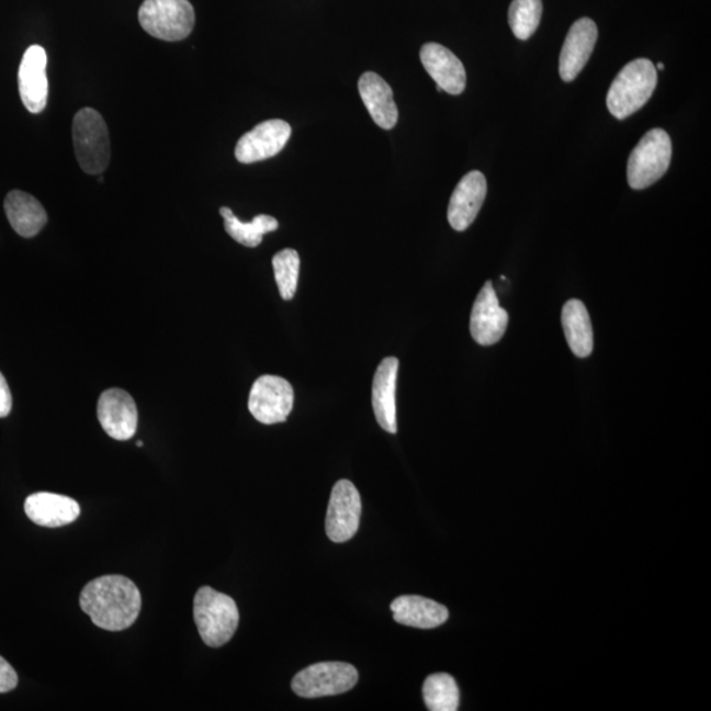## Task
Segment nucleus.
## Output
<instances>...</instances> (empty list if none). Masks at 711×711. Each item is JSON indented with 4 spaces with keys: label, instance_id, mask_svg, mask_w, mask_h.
Returning a JSON list of instances; mask_svg holds the SVG:
<instances>
[{
    "label": "nucleus",
    "instance_id": "nucleus-1",
    "mask_svg": "<svg viewBox=\"0 0 711 711\" xmlns=\"http://www.w3.org/2000/svg\"><path fill=\"white\" fill-rule=\"evenodd\" d=\"M79 605L98 628L123 631L131 628L140 614L142 595L132 579L110 575L86 585Z\"/></svg>",
    "mask_w": 711,
    "mask_h": 711
},
{
    "label": "nucleus",
    "instance_id": "nucleus-2",
    "mask_svg": "<svg viewBox=\"0 0 711 711\" xmlns=\"http://www.w3.org/2000/svg\"><path fill=\"white\" fill-rule=\"evenodd\" d=\"M657 84V71L647 58H637L625 65L612 81L608 99L610 114L623 121L641 110L654 94Z\"/></svg>",
    "mask_w": 711,
    "mask_h": 711
},
{
    "label": "nucleus",
    "instance_id": "nucleus-3",
    "mask_svg": "<svg viewBox=\"0 0 711 711\" xmlns=\"http://www.w3.org/2000/svg\"><path fill=\"white\" fill-rule=\"evenodd\" d=\"M194 619L202 641L217 648L233 639L240 614L233 598L203 586L194 598Z\"/></svg>",
    "mask_w": 711,
    "mask_h": 711
},
{
    "label": "nucleus",
    "instance_id": "nucleus-4",
    "mask_svg": "<svg viewBox=\"0 0 711 711\" xmlns=\"http://www.w3.org/2000/svg\"><path fill=\"white\" fill-rule=\"evenodd\" d=\"M72 144L79 167L88 174H102L111 158L108 124L94 109L79 110L72 121Z\"/></svg>",
    "mask_w": 711,
    "mask_h": 711
},
{
    "label": "nucleus",
    "instance_id": "nucleus-5",
    "mask_svg": "<svg viewBox=\"0 0 711 711\" xmlns=\"http://www.w3.org/2000/svg\"><path fill=\"white\" fill-rule=\"evenodd\" d=\"M138 22L150 36L163 42H181L193 32L195 11L189 0H145Z\"/></svg>",
    "mask_w": 711,
    "mask_h": 711
},
{
    "label": "nucleus",
    "instance_id": "nucleus-6",
    "mask_svg": "<svg viewBox=\"0 0 711 711\" xmlns=\"http://www.w3.org/2000/svg\"><path fill=\"white\" fill-rule=\"evenodd\" d=\"M672 158L670 137L664 129L647 132L632 149L628 163V180L631 189L643 190L667 173Z\"/></svg>",
    "mask_w": 711,
    "mask_h": 711
},
{
    "label": "nucleus",
    "instance_id": "nucleus-7",
    "mask_svg": "<svg viewBox=\"0 0 711 711\" xmlns=\"http://www.w3.org/2000/svg\"><path fill=\"white\" fill-rule=\"evenodd\" d=\"M359 681L352 664L325 662L309 665L293 678L292 689L303 698L338 696L354 688Z\"/></svg>",
    "mask_w": 711,
    "mask_h": 711
},
{
    "label": "nucleus",
    "instance_id": "nucleus-8",
    "mask_svg": "<svg viewBox=\"0 0 711 711\" xmlns=\"http://www.w3.org/2000/svg\"><path fill=\"white\" fill-rule=\"evenodd\" d=\"M293 406V386L279 375H261L250 388L248 408L262 425L283 424Z\"/></svg>",
    "mask_w": 711,
    "mask_h": 711
},
{
    "label": "nucleus",
    "instance_id": "nucleus-9",
    "mask_svg": "<svg viewBox=\"0 0 711 711\" xmlns=\"http://www.w3.org/2000/svg\"><path fill=\"white\" fill-rule=\"evenodd\" d=\"M361 517V497L356 486L348 479L335 484L329 498L326 531L335 543L351 540L359 530Z\"/></svg>",
    "mask_w": 711,
    "mask_h": 711
},
{
    "label": "nucleus",
    "instance_id": "nucleus-10",
    "mask_svg": "<svg viewBox=\"0 0 711 711\" xmlns=\"http://www.w3.org/2000/svg\"><path fill=\"white\" fill-rule=\"evenodd\" d=\"M290 136H292V127L285 121L273 119V121L262 122L237 142L236 160L241 163L268 160L285 148Z\"/></svg>",
    "mask_w": 711,
    "mask_h": 711
},
{
    "label": "nucleus",
    "instance_id": "nucleus-11",
    "mask_svg": "<svg viewBox=\"0 0 711 711\" xmlns=\"http://www.w3.org/2000/svg\"><path fill=\"white\" fill-rule=\"evenodd\" d=\"M48 56L43 46L31 45L25 50L19 68V94L24 108L31 114H40L46 108L49 97V82L46 76Z\"/></svg>",
    "mask_w": 711,
    "mask_h": 711
},
{
    "label": "nucleus",
    "instance_id": "nucleus-12",
    "mask_svg": "<svg viewBox=\"0 0 711 711\" xmlns=\"http://www.w3.org/2000/svg\"><path fill=\"white\" fill-rule=\"evenodd\" d=\"M98 419L110 438L119 441L134 438L138 421L134 398L122 388H109L99 397Z\"/></svg>",
    "mask_w": 711,
    "mask_h": 711
},
{
    "label": "nucleus",
    "instance_id": "nucleus-13",
    "mask_svg": "<svg viewBox=\"0 0 711 711\" xmlns=\"http://www.w3.org/2000/svg\"><path fill=\"white\" fill-rule=\"evenodd\" d=\"M509 314L499 306L496 290L492 281H487L477 295L471 314V334L479 346L496 345L507 329Z\"/></svg>",
    "mask_w": 711,
    "mask_h": 711
},
{
    "label": "nucleus",
    "instance_id": "nucleus-14",
    "mask_svg": "<svg viewBox=\"0 0 711 711\" xmlns=\"http://www.w3.org/2000/svg\"><path fill=\"white\" fill-rule=\"evenodd\" d=\"M598 38L597 24L589 18L577 20L566 35L560 53V77L563 81H575L585 65L588 64Z\"/></svg>",
    "mask_w": 711,
    "mask_h": 711
},
{
    "label": "nucleus",
    "instance_id": "nucleus-15",
    "mask_svg": "<svg viewBox=\"0 0 711 711\" xmlns=\"http://www.w3.org/2000/svg\"><path fill=\"white\" fill-rule=\"evenodd\" d=\"M420 61L437 83L439 92L445 91L448 94L459 95L465 90L464 65L445 46L437 43L425 44L420 49Z\"/></svg>",
    "mask_w": 711,
    "mask_h": 711
},
{
    "label": "nucleus",
    "instance_id": "nucleus-16",
    "mask_svg": "<svg viewBox=\"0 0 711 711\" xmlns=\"http://www.w3.org/2000/svg\"><path fill=\"white\" fill-rule=\"evenodd\" d=\"M486 191V178L481 171L473 170L463 177L453 190L448 206V222L454 230L461 233L472 226L483 207Z\"/></svg>",
    "mask_w": 711,
    "mask_h": 711
},
{
    "label": "nucleus",
    "instance_id": "nucleus-17",
    "mask_svg": "<svg viewBox=\"0 0 711 711\" xmlns=\"http://www.w3.org/2000/svg\"><path fill=\"white\" fill-rule=\"evenodd\" d=\"M399 361L397 358H386L375 371L372 386V405L375 419L386 432L397 433V391Z\"/></svg>",
    "mask_w": 711,
    "mask_h": 711
},
{
    "label": "nucleus",
    "instance_id": "nucleus-18",
    "mask_svg": "<svg viewBox=\"0 0 711 711\" xmlns=\"http://www.w3.org/2000/svg\"><path fill=\"white\" fill-rule=\"evenodd\" d=\"M24 511L33 523L49 529L68 526L78 519L81 507L61 494L40 492L25 499Z\"/></svg>",
    "mask_w": 711,
    "mask_h": 711
},
{
    "label": "nucleus",
    "instance_id": "nucleus-19",
    "mask_svg": "<svg viewBox=\"0 0 711 711\" xmlns=\"http://www.w3.org/2000/svg\"><path fill=\"white\" fill-rule=\"evenodd\" d=\"M359 92L374 123L382 129H393L398 122V108L385 79L366 71L360 77Z\"/></svg>",
    "mask_w": 711,
    "mask_h": 711
},
{
    "label": "nucleus",
    "instance_id": "nucleus-20",
    "mask_svg": "<svg viewBox=\"0 0 711 711\" xmlns=\"http://www.w3.org/2000/svg\"><path fill=\"white\" fill-rule=\"evenodd\" d=\"M391 609L395 622L424 630L439 628L450 616L445 606L420 596L395 598Z\"/></svg>",
    "mask_w": 711,
    "mask_h": 711
},
{
    "label": "nucleus",
    "instance_id": "nucleus-21",
    "mask_svg": "<svg viewBox=\"0 0 711 711\" xmlns=\"http://www.w3.org/2000/svg\"><path fill=\"white\" fill-rule=\"evenodd\" d=\"M4 210L15 233L29 239L36 236L48 223V214L43 204L24 191H11L5 196Z\"/></svg>",
    "mask_w": 711,
    "mask_h": 711
},
{
    "label": "nucleus",
    "instance_id": "nucleus-22",
    "mask_svg": "<svg viewBox=\"0 0 711 711\" xmlns=\"http://www.w3.org/2000/svg\"><path fill=\"white\" fill-rule=\"evenodd\" d=\"M564 334L572 352L577 358H588L592 352V328L588 309L578 300L565 303L562 313Z\"/></svg>",
    "mask_w": 711,
    "mask_h": 711
},
{
    "label": "nucleus",
    "instance_id": "nucleus-23",
    "mask_svg": "<svg viewBox=\"0 0 711 711\" xmlns=\"http://www.w3.org/2000/svg\"><path fill=\"white\" fill-rule=\"evenodd\" d=\"M224 219V228L233 239L244 247L256 248L262 242V236L274 233L279 228V222L270 215H257L250 223H244L235 216L233 210L221 208Z\"/></svg>",
    "mask_w": 711,
    "mask_h": 711
},
{
    "label": "nucleus",
    "instance_id": "nucleus-24",
    "mask_svg": "<svg viewBox=\"0 0 711 711\" xmlns=\"http://www.w3.org/2000/svg\"><path fill=\"white\" fill-rule=\"evenodd\" d=\"M426 707L431 711H454L459 709L460 691L451 675L435 674L424 685Z\"/></svg>",
    "mask_w": 711,
    "mask_h": 711
},
{
    "label": "nucleus",
    "instance_id": "nucleus-25",
    "mask_svg": "<svg viewBox=\"0 0 711 711\" xmlns=\"http://www.w3.org/2000/svg\"><path fill=\"white\" fill-rule=\"evenodd\" d=\"M542 13V0H512L509 9V24L514 36L519 40H529L537 32Z\"/></svg>",
    "mask_w": 711,
    "mask_h": 711
},
{
    "label": "nucleus",
    "instance_id": "nucleus-26",
    "mask_svg": "<svg viewBox=\"0 0 711 711\" xmlns=\"http://www.w3.org/2000/svg\"><path fill=\"white\" fill-rule=\"evenodd\" d=\"M301 259L294 249H283L273 257L276 286L282 300L292 301L298 286Z\"/></svg>",
    "mask_w": 711,
    "mask_h": 711
},
{
    "label": "nucleus",
    "instance_id": "nucleus-27",
    "mask_svg": "<svg viewBox=\"0 0 711 711\" xmlns=\"http://www.w3.org/2000/svg\"><path fill=\"white\" fill-rule=\"evenodd\" d=\"M18 674L11 664L0 656V693H7L18 687Z\"/></svg>",
    "mask_w": 711,
    "mask_h": 711
},
{
    "label": "nucleus",
    "instance_id": "nucleus-28",
    "mask_svg": "<svg viewBox=\"0 0 711 711\" xmlns=\"http://www.w3.org/2000/svg\"><path fill=\"white\" fill-rule=\"evenodd\" d=\"M12 408V395L4 379V375L0 373V418L9 417Z\"/></svg>",
    "mask_w": 711,
    "mask_h": 711
},
{
    "label": "nucleus",
    "instance_id": "nucleus-29",
    "mask_svg": "<svg viewBox=\"0 0 711 711\" xmlns=\"http://www.w3.org/2000/svg\"><path fill=\"white\" fill-rule=\"evenodd\" d=\"M656 70H664V64H663V63H658V64L656 65Z\"/></svg>",
    "mask_w": 711,
    "mask_h": 711
},
{
    "label": "nucleus",
    "instance_id": "nucleus-30",
    "mask_svg": "<svg viewBox=\"0 0 711 711\" xmlns=\"http://www.w3.org/2000/svg\"><path fill=\"white\" fill-rule=\"evenodd\" d=\"M137 447H143L142 441H137Z\"/></svg>",
    "mask_w": 711,
    "mask_h": 711
}]
</instances>
